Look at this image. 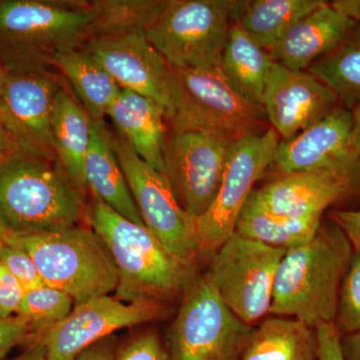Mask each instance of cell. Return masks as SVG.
<instances>
[{
	"instance_id": "6da1fadb",
	"label": "cell",
	"mask_w": 360,
	"mask_h": 360,
	"mask_svg": "<svg viewBox=\"0 0 360 360\" xmlns=\"http://www.w3.org/2000/svg\"><path fill=\"white\" fill-rule=\"evenodd\" d=\"M130 1H0V63L6 71L49 70L61 52L134 25Z\"/></svg>"
},
{
	"instance_id": "7a4b0ae2",
	"label": "cell",
	"mask_w": 360,
	"mask_h": 360,
	"mask_svg": "<svg viewBox=\"0 0 360 360\" xmlns=\"http://www.w3.org/2000/svg\"><path fill=\"white\" fill-rule=\"evenodd\" d=\"M87 219L110 251L117 274L115 297L125 302L180 300L198 266L182 262L148 227L125 219L94 198Z\"/></svg>"
},
{
	"instance_id": "3957f363",
	"label": "cell",
	"mask_w": 360,
	"mask_h": 360,
	"mask_svg": "<svg viewBox=\"0 0 360 360\" xmlns=\"http://www.w3.org/2000/svg\"><path fill=\"white\" fill-rule=\"evenodd\" d=\"M354 251L340 227L322 219L309 243L286 250L277 269L269 315L297 319L314 328L333 322Z\"/></svg>"
},
{
	"instance_id": "277c9868",
	"label": "cell",
	"mask_w": 360,
	"mask_h": 360,
	"mask_svg": "<svg viewBox=\"0 0 360 360\" xmlns=\"http://www.w3.org/2000/svg\"><path fill=\"white\" fill-rule=\"evenodd\" d=\"M84 193L60 163L15 151L0 158V229L15 233L60 231L84 217Z\"/></svg>"
},
{
	"instance_id": "5b68a950",
	"label": "cell",
	"mask_w": 360,
	"mask_h": 360,
	"mask_svg": "<svg viewBox=\"0 0 360 360\" xmlns=\"http://www.w3.org/2000/svg\"><path fill=\"white\" fill-rule=\"evenodd\" d=\"M0 238L28 253L44 284L68 293L75 305L115 291V265L103 239L91 229L75 225L39 233L0 229Z\"/></svg>"
},
{
	"instance_id": "8992f818",
	"label": "cell",
	"mask_w": 360,
	"mask_h": 360,
	"mask_svg": "<svg viewBox=\"0 0 360 360\" xmlns=\"http://www.w3.org/2000/svg\"><path fill=\"white\" fill-rule=\"evenodd\" d=\"M240 0H160L148 9L141 32L170 68L220 65Z\"/></svg>"
},
{
	"instance_id": "52a82bcc",
	"label": "cell",
	"mask_w": 360,
	"mask_h": 360,
	"mask_svg": "<svg viewBox=\"0 0 360 360\" xmlns=\"http://www.w3.org/2000/svg\"><path fill=\"white\" fill-rule=\"evenodd\" d=\"M172 131L202 132L233 142L269 129L264 106L241 96L220 65L172 68Z\"/></svg>"
},
{
	"instance_id": "ba28073f",
	"label": "cell",
	"mask_w": 360,
	"mask_h": 360,
	"mask_svg": "<svg viewBox=\"0 0 360 360\" xmlns=\"http://www.w3.org/2000/svg\"><path fill=\"white\" fill-rule=\"evenodd\" d=\"M255 328L231 311L200 272L187 283L167 333L169 360H241Z\"/></svg>"
},
{
	"instance_id": "9c48e42d",
	"label": "cell",
	"mask_w": 360,
	"mask_h": 360,
	"mask_svg": "<svg viewBox=\"0 0 360 360\" xmlns=\"http://www.w3.org/2000/svg\"><path fill=\"white\" fill-rule=\"evenodd\" d=\"M285 252L234 232L210 258L203 276L224 304L253 326L269 314L277 269Z\"/></svg>"
},
{
	"instance_id": "30bf717a",
	"label": "cell",
	"mask_w": 360,
	"mask_h": 360,
	"mask_svg": "<svg viewBox=\"0 0 360 360\" xmlns=\"http://www.w3.org/2000/svg\"><path fill=\"white\" fill-rule=\"evenodd\" d=\"M279 142L271 127L264 134L231 142L217 196L206 212L195 219L198 260H210L236 232L239 214L257 180L271 167Z\"/></svg>"
},
{
	"instance_id": "8fae6325",
	"label": "cell",
	"mask_w": 360,
	"mask_h": 360,
	"mask_svg": "<svg viewBox=\"0 0 360 360\" xmlns=\"http://www.w3.org/2000/svg\"><path fill=\"white\" fill-rule=\"evenodd\" d=\"M110 141L144 225L175 257L198 266L195 219L177 200L167 175L149 165L120 134Z\"/></svg>"
},
{
	"instance_id": "7c38bea8",
	"label": "cell",
	"mask_w": 360,
	"mask_h": 360,
	"mask_svg": "<svg viewBox=\"0 0 360 360\" xmlns=\"http://www.w3.org/2000/svg\"><path fill=\"white\" fill-rule=\"evenodd\" d=\"M61 86L49 70L7 71L0 89V117L16 150L59 163L51 123Z\"/></svg>"
},
{
	"instance_id": "4fadbf2b",
	"label": "cell",
	"mask_w": 360,
	"mask_h": 360,
	"mask_svg": "<svg viewBox=\"0 0 360 360\" xmlns=\"http://www.w3.org/2000/svg\"><path fill=\"white\" fill-rule=\"evenodd\" d=\"M172 312L167 303L125 302L115 296H98L75 305L70 315L37 342L44 343L47 360H77L90 345L116 331L162 321Z\"/></svg>"
},
{
	"instance_id": "5bb4252c",
	"label": "cell",
	"mask_w": 360,
	"mask_h": 360,
	"mask_svg": "<svg viewBox=\"0 0 360 360\" xmlns=\"http://www.w3.org/2000/svg\"><path fill=\"white\" fill-rule=\"evenodd\" d=\"M82 49L110 73L120 89L150 99L165 120L172 118V68L141 28L106 33L90 40Z\"/></svg>"
},
{
	"instance_id": "9a60e30c",
	"label": "cell",
	"mask_w": 360,
	"mask_h": 360,
	"mask_svg": "<svg viewBox=\"0 0 360 360\" xmlns=\"http://www.w3.org/2000/svg\"><path fill=\"white\" fill-rule=\"evenodd\" d=\"M255 193L277 215L322 219L330 206L359 195L360 160L347 155L326 167L279 175Z\"/></svg>"
},
{
	"instance_id": "2e32d148",
	"label": "cell",
	"mask_w": 360,
	"mask_h": 360,
	"mask_svg": "<svg viewBox=\"0 0 360 360\" xmlns=\"http://www.w3.org/2000/svg\"><path fill=\"white\" fill-rule=\"evenodd\" d=\"M231 142L198 131L170 132L163 161L177 200L194 219L212 205Z\"/></svg>"
},
{
	"instance_id": "e0dca14e",
	"label": "cell",
	"mask_w": 360,
	"mask_h": 360,
	"mask_svg": "<svg viewBox=\"0 0 360 360\" xmlns=\"http://www.w3.org/2000/svg\"><path fill=\"white\" fill-rule=\"evenodd\" d=\"M338 98L307 70H292L274 61L262 106L272 129L288 141L338 108Z\"/></svg>"
},
{
	"instance_id": "ac0fdd59",
	"label": "cell",
	"mask_w": 360,
	"mask_h": 360,
	"mask_svg": "<svg viewBox=\"0 0 360 360\" xmlns=\"http://www.w3.org/2000/svg\"><path fill=\"white\" fill-rule=\"evenodd\" d=\"M352 111L336 108L326 117L288 141L279 142L271 165L279 175L316 169L348 155Z\"/></svg>"
},
{
	"instance_id": "d6986e66",
	"label": "cell",
	"mask_w": 360,
	"mask_h": 360,
	"mask_svg": "<svg viewBox=\"0 0 360 360\" xmlns=\"http://www.w3.org/2000/svg\"><path fill=\"white\" fill-rule=\"evenodd\" d=\"M359 25L328 2L298 20L270 53L274 61L290 70H307Z\"/></svg>"
},
{
	"instance_id": "ffe728a7",
	"label": "cell",
	"mask_w": 360,
	"mask_h": 360,
	"mask_svg": "<svg viewBox=\"0 0 360 360\" xmlns=\"http://www.w3.org/2000/svg\"><path fill=\"white\" fill-rule=\"evenodd\" d=\"M108 116L135 153L165 174L163 149L167 135L165 116L160 108L146 97L122 89L111 104Z\"/></svg>"
},
{
	"instance_id": "44dd1931",
	"label": "cell",
	"mask_w": 360,
	"mask_h": 360,
	"mask_svg": "<svg viewBox=\"0 0 360 360\" xmlns=\"http://www.w3.org/2000/svg\"><path fill=\"white\" fill-rule=\"evenodd\" d=\"M84 179L94 198L103 201L130 221L144 225L111 144L110 131L104 122L92 120L91 136L84 162Z\"/></svg>"
},
{
	"instance_id": "7402d4cb",
	"label": "cell",
	"mask_w": 360,
	"mask_h": 360,
	"mask_svg": "<svg viewBox=\"0 0 360 360\" xmlns=\"http://www.w3.org/2000/svg\"><path fill=\"white\" fill-rule=\"evenodd\" d=\"M52 137L56 156L70 179L86 191L84 162L91 136L92 120L84 106L65 87L56 96L52 113Z\"/></svg>"
},
{
	"instance_id": "603a6c76",
	"label": "cell",
	"mask_w": 360,
	"mask_h": 360,
	"mask_svg": "<svg viewBox=\"0 0 360 360\" xmlns=\"http://www.w3.org/2000/svg\"><path fill=\"white\" fill-rule=\"evenodd\" d=\"M49 66L65 75L73 96L89 117L94 122H104L111 104L122 91L110 73L84 49L56 54Z\"/></svg>"
},
{
	"instance_id": "cb8c5ba5",
	"label": "cell",
	"mask_w": 360,
	"mask_h": 360,
	"mask_svg": "<svg viewBox=\"0 0 360 360\" xmlns=\"http://www.w3.org/2000/svg\"><path fill=\"white\" fill-rule=\"evenodd\" d=\"M274 63L271 53L232 20L220 59V68L232 86L248 101L262 105Z\"/></svg>"
},
{
	"instance_id": "d4e9b609",
	"label": "cell",
	"mask_w": 360,
	"mask_h": 360,
	"mask_svg": "<svg viewBox=\"0 0 360 360\" xmlns=\"http://www.w3.org/2000/svg\"><path fill=\"white\" fill-rule=\"evenodd\" d=\"M241 360H319L316 330L297 319L270 315L255 329Z\"/></svg>"
},
{
	"instance_id": "484cf974",
	"label": "cell",
	"mask_w": 360,
	"mask_h": 360,
	"mask_svg": "<svg viewBox=\"0 0 360 360\" xmlns=\"http://www.w3.org/2000/svg\"><path fill=\"white\" fill-rule=\"evenodd\" d=\"M326 4L324 0H240L233 20L270 52L298 20Z\"/></svg>"
},
{
	"instance_id": "4316f807",
	"label": "cell",
	"mask_w": 360,
	"mask_h": 360,
	"mask_svg": "<svg viewBox=\"0 0 360 360\" xmlns=\"http://www.w3.org/2000/svg\"><path fill=\"white\" fill-rule=\"evenodd\" d=\"M321 221L319 217L295 219L269 212L253 189L239 214L236 232L243 238L288 250L309 243Z\"/></svg>"
},
{
	"instance_id": "83f0119b",
	"label": "cell",
	"mask_w": 360,
	"mask_h": 360,
	"mask_svg": "<svg viewBox=\"0 0 360 360\" xmlns=\"http://www.w3.org/2000/svg\"><path fill=\"white\" fill-rule=\"evenodd\" d=\"M307 71L333 90L338 101L349 106L360 104V25Z\"/></svg>"
},
{
	"instance_id": "f1b7e54d",
	"label": "cell",
	"mask_w": 360,
	"mask_h": 360,
	"mask_svg": "<svg viewBox=\"0 0 360 360\" xmlns=\"http://www.w3.org/2000/svg\"><path fill=\"white\" fill-rule=\"evenodd\" d=\"M75 305L68 293L46 284L25 291L18 315L30 324V338L26 345L37 343L49 329L68 317Z\"/></svg>"
},
{
	"instance_id": "f546056e",
	"label": "cell",
	"mask_w": 360,
	"mask_h": 360,
	"mask_svg": "<svg viewBox=\"0 0 360 360\" xmlns=\"http://www.w3.org/2000/svg\"><path fill=\"white\" fill-rule=\"evenodd\" d=\"M333 324L341 336L360 331V250L354 251L341 281Z\"/></svg>"
},
{
	"instance_id": "4dcf8cb0",
	"label": "cell",
	"mask_w": 360,
	"mask_h": 360,
	"mask_svg": "<svg viewBox=\"0 0 360 360\" xmlns=\"http://www.w3.org/2000/svg\"><path fill=\"white\" fill-rule=\"evenodd\" d=\"M0 264L4 265L22 285L25 291L44 285L37 265L28 253L16 246L4 243L0 250Z\"/></svg>"
},
{
	"instance_id": "1f68e13d",
	"label": "cell",
	"mask_w": 360,
	"mask_h": 360,
	"mask_svg": "<svg viewBox=\"0 0 360 360\" xmlns=\"http://www.w3.org/2000/svg\"><path fill=\"white\" fill-rule=\"evenodd\" d=\"M115 360H169L167 347L155 331L134 336L116 350Z\"/></svg>"
},
{
	"instance_id": "d6a6232c",
	"label": "cell",
	"mask_w": 360,
	"mask_h": 360,
	"mask_svg": "<svg viewBox=\"0 0 360 360\" xmlns=\"http://www.w3.org/2000/svg\"><path fill=\"white\" fill-rule=\"evenodd\" d=\"M25 295L22 285L0 264V321L18 315Z\"/></svg>"
},
{
	"instance_id": "836d02e7",
	"label": "cell",
	"mask_w": 360,
	"mask_h": 360,
	"mask_svg": "<svg viewBox=\"0 0 360 360\" xmlns=\"http://www.w3.org/2000/svg\"><path fill=\"white\" fill-rule=\"evenodd\" d=\"M30 338L28 321L23 317L15 316L0 321V360L4 359L14 347L26 345Z\"/></svg>"
},
{
	"instance_id": "e575fe53",
	"label": "cell",
	"mask_w": 360,
	"mask_h": 360,
	"mask_svg": "<svg viewBox=\"0 0 360 360\" xmlns=\"http://www.w3.org/2000/svg\"><path fill=\"white\" fill-rule=\"evenodd\" d=\"M315 330L319 343V360H345L341 352V335L333 322L321 323Z\"/></svg>"
},
{
	"instance_id": "d590c367",
	"label": "cell",
	"mask_w": 360,
	"mask_h": 360,
	"mask_svg": "<svg viewBox=\"0 0 360 360\" xmlns=\"http://www.w3.org/2000/svg\"><path fill=\"white\" fill-rule=\"evenodd\" d=\"M328 219L347 236L354 250H360V210H335L328 213Z\"/></svg>"
},
{
	"instance_id": "8d00e7d4",
	"label": "cell",
	"mask_w": 360,
	"mask_h": 360,
	"mask_svg": "<svg viewBox=\"0 0 360 360\" xmlns=\"http://www.w3.org/2000/svg\"><path fill=\"white\" fill-rule=\"evenodd\" d=\"M116 350L115 336L110 335L90 345L77 360H115Z\"/></svg>"
},
{
	"instance_id": "74e56055",
	"label": "cell",
	"mask_w": 360,
	"mask_h": 360,
	"mask_svg": "<svg viewBox=\"0 0 360 360\" xmlns=\"http://www.w3.org/2000/svg\"><path fill=\"white\" fill-rule=\"evenodd\" d=\"M352 111L354 123L348 143V155L360 160V104L355 105Z\"/></svg>"
},
{
	"instance_id": "f35d334b",
	"label": "cell",
	"mask_w": 360,
	"mask_h": 360,
	"mask_svg": "<svg viewBox=\"0 0 360 360\" xmlns=\"http://www.w3.org/2000/svg\"><path fill=\"white\" fill-rule=\"evenodd\" d=\"M340 345L345 360H360V331L341 336Z\"/></svg>"
},
{
	"instance_id": "ab89813d",
	"label": "cell",
	"mask_w": 360,
	"mask_h": 360,
	"mask_svg": "<svg viewBox=\"0 0 360 360\" xmlns=\"http://www.w3.org/2000/svg\"><path fill=\"white\" fill-rule=\"evenodd\" d=\"M330 6L360 25V0H335Z\"/></svg>"
},
{
	"instance_id": "60d3db41",
	"label": "cell",
	"mask_w": 360,
	"mask_h": 360,
	"mask_svg": "<svg viewBox=\"0 0 360 360\" xmlns=\"http://www.w3.org/2000/svg\"><path fill=\"white\" fill-rule=\"evenodd\" d=\"M11 360H47L46 347L42 342L26 345L23 352Z\"/></svg>"
},
{
	"instance_id": "b9f144b4",
	"label": "cell",
	"mask_w": 360,
	"mask_h": 360,
	"mask_svg": "<svg viewBox=\"0 0 360 360\" xmlns=\"http://www.w3.org/2000/svg\"><path fill=\"white\" fill-rule=\"evenodd\" d=\"M15 151L18 150H16L13 141L7 134L6 127H4L1 117H0V158H6V156L11 155Z\"/></svg>"
},
{
	"instance_id": "7bdbcfd3",
	"label": "cell",
	"mask_w": 360,
	"mask_h": 360,
	"mask_svg": "<svg viewBox=\"0 0 360 360\" xmlns=\"http://www.w3.org/2000/svg\"><path fill=\"white\" fill-rule=\"evenodd\" d=\"M7 71L2 63H0V89H1L2 84H4V80H6Z\"/></svg>"
},
{
	"instance_id": "ee69618b",
	"label": "cell",
	"mask_w": 360,
	"mask_h": 360,
	"mask_svg": "<svg viewBox=\"0 0 360 360\" xmlns=\"http://www.w3.org/2000/svg\"><path fill=\"white\" fill-rule=\"evenodd\" d=\"M4 240H2L1 238H0V250H1L2 246H4Z\"/></svg>"
},
{
	"instance_id": "f6af8a7d",
	"label": "cell",
	"mask_w": 360,
	"mask_h": 360,
	"mask_svg": "<svg viewBox=\"0 0 360 360\" xmlns=\"http://www.w3.org/2000/svg\"><path fill=\"white\" fill-rule=\"evenodd\" d=\"M357 198H360V194H359V196H357Z\"/></svg>"
}]
</instances>
